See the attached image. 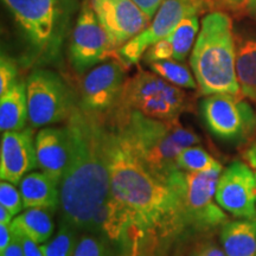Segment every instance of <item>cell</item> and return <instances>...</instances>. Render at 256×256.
<instances>
[{
  "label": "cell",
  "instance_id": "obj_1",
  "mask_svg": "<svg viewBox=\"0 0 256 256\" xmlns=\"http://www.w3.org/2000/svg\"><path fill=\"white\" fill-rule=\"evenodd\" d=\"M68 162L60 180L63 222L88 229L98 208L112 196L110 174L98 118L75 108L66 121Z\"/></svg>",
  "mask_w": 256,
  "mask_h": 256
},
{
  "label": "cell",
  "instance_id": "obj_2",
  "mask_svg": "<svg viewBox=\"0 0 256 256\" xmlns=\"http://www.w3.org/2000/svg\"><path fill=\"white\" fill-rule=\"evenodd\" d=\"M102 142L110 168L112 194L134 214L138 228L168 234L183 226V211L176 188L150 171L115 128L108 130L102 124Z\"/></svg>",
  "mask_w": 256,
  "mask_h": 256
},
{
  "label": "cell",
  "instance_id": "obj_3",
  "mask_svg": "<svg viewBox=\"0 0 256 256\" xmlns=\"http://www.w3.org/2000/svg\"><path fill=\"white\" fill-rule=\"evenodd\" d=\"M114 128L133 154L150 171L168 183L170 177L179 170V152L200 142V138L184 127L179 118L156 120L139 112L116 108Z\"/></svg>",
  "mask_w": 256,
  "mask_h": 256
},
{
  "label": "cell",
  "instance_id": "obj_4",
  "mask_svg": "<svg viewBox=\"0 0 256 256\" xmlns=\"http://www.w3.org/2000/svg\"><path fill=\"white\" fill-rule=\"evenodd\" d=\"M190 66L200 94H242L236 74V40L226 12L212 11L202 19Z\"/></svg>",
  "mask_w": 256,
  "mask_h": 256
},
{
  "label": "cell",
  "instance_id": "obj_5",
  "mask_svg": "<svg viewBox=\"0 0 256 256\" xmlns=\"http://www.w3.org/2000/svg\"><path fill=\"white\" fill-rule=\"evenodd\" d=\"M30 46L52 56L62 46L80 11L78 0H2Z\"/></svg>",
  "mask_w": 256,
  "mask_h": 256
},
{
  "label": "cell",
  "instance_id": "obj_6",
  "mask_svg": "<svg viewBox=\"0 0 256 256\" xmlns=\"http://www.w3.org/2000/svg\"><path fill=\"white\" fill-rule=\"evenodd\" d=\"M115 108L139 112L156 120H174L190 110V102L182 88L153 72L139 70L124 83Z\"/></svg>",
  "mask_w": 256,
  "mask_h": 256
},
{
  "label": "cell",
  "instance_id": "obj_7",
  "mask_svg": "<svg viewBox=\"0 0 256 256\" xmlns=\"http://www.w3.org/2000/svg\"><path fill=\"white\" fill-rule=\"evenodd\" d=\"M223 168L202 172L176 171L170 184L178 192L184 222L198 230L223 226L228 216L216 202V188Z\"/></svg>",
  "mask_w": 256,
  "mask_h": 256
},
{
  "label": "cell",
  "instance_id": "obj_8",
  "mask_svg": "<svg viewBox=\"0 0 256 256\" xmlns=\"http://www.w3.org/2000/svg\"><path fill=\"white\" fill-rule=\"evenodd\" d=\"M25 82L28 124L32 128H43L66 121L75 110L72 92L58 74L37 69Z\"/></svg>",
  "mask_w": 256,
  "mask_h": 256
},
{
  "label": "cell",
  "instance_id": "obj_9",
  "mask_svg": "<svg viewBox=\"0 0 256 256\" xmlns=\"http://www.w3.org/2000/svg\"><path fill=\"white\" fill-rule=\"evenodd\" d=\"M208 130L226 142H243L254 136L256 112L242 94L208 95L200 104Z\"/></svg>",
  "mask_w": 256,
  "mask_h": 256
},
{
  "label": "cell",
  "instance_id": "obj_10",
  "mask_svg": "<svg viewBox=\"0 0 256 256\" xmlns=\"http://www.w3.org/2000/svg\"><path fill=\"white\" fill-rule=\"evenodd\" d=\"M110 34L102 26L89 0H82L69 46L74 70L82 75L107 58H118Z\"/></svg>",
  "mask_w": 256,
  "mask_h": 256
},
{
  "label": "cell",
  "instance_id": "obj_11",
  "mask_svg": "<svg viewBox=\"0 0 256 256\" xmlns=\"http://www.w3.org/2000/svg\"><path fill=\"white\" fill-rule=\"evenodd\" d=\"M191 14H202L200 8L194 0H166L148 26L118 49V60L127 68L136 64L153 44L168 37L178 24Z\"/></svg>",
  "mask_w": 256,
  "mask_h": 256
},
{
  "label": "cell",
  "instance_id": "obj_12",
  "mask_svg": "<svg viewBox=\"0 0 256 256\" xmlns=\"http://www.w3.org/2000/svg\"><path fill=\"white\" fill-rule=\"evenodd\" d=\"M127 66L113 58L89 70L81 87V106L86 114L100 118L116 107L126 83Z\"/></svg>",
  "mask_w": 256,
  "mask_h": 256
},
{
  "label": "cell",
  "instance_id": "obj_13",
  "mask_svg": "<svg viewBox=\"0 0 256 256\" xmlns=\"http://www.w3.org/2000/svg\"><path fill=\"white\" fill-rule=\"evenodd\" d=\"M217 204L240 220H256L255 174L247 162H234L220 172L216 188Z\"/></svg>",
  "mask_w": 256,
  "mask_h": 256
},
{
  "label": "cell",
  "instance_id": "obj_14",
  "mask_svg": "<svg viewBox=\"0 0 256 256\" xmlns=\"http://www.w3.org/2000/svg\"><path fill=\"white\" fill-rule=\"evenodd\" d=\"M89 2L116 50L145 30L152 20L134 0Z\"/></svg>",
  "mask_w": 256,
  "mask_h": 256
},
{
  "label": "cell",
  "instance_id": "obj_15",
  "mask_svg": "<svg viewBox=\"0 0 256 256\" xmlns=\"http://www.w3.org/2000/svg\"><path fill=\"white\" fill-rule=\"evenodd\" d=\"M38 168L32 127L2 133L0 178L19 185L25 176Z\"/></svg>",
  "mask_w": 256,
  "mask_h": 256
},
{
  "label": "cell",
  "instance_id": "obj_16",
  "mask_svg": "<svg viewBox=\"0 0 256 256\" xmlns=\"http://www.w3.org/2000/svg\"><path fill=\"white\" fill-rule=\"evenodd\" d=\"M38 168L60 183L68 162L66 127H43L34 136Z\"/></svg>",
  "mask_w": 256,
  "mask_h": 256
},
{
  "label": "cell",
  "instance_id": "obj_17",
  "mask_svg": "<svg viewBox=\"0 0 256 256\" xmlns=\"http://www.w3.org/2000/svg\"><path fill=\"white\" fill-rule=\"evenodd\" d=\"M24 209L56 210L60 206V183L46 172L32 171L19 183Z\"/></svg>",
  "mask_w": 256,
  "mask_h": 256
},
{
  "label": "cell",
  "instance_id": "obj_18",
  "mask_svg": "<svg viewBox=\"0 0 256 256\" xmlns=\"http://www.w3.org/2000/svg\"><path fill=\"white\" fill-rule=\"evenodd\" d=\"M132 226H138L134 214L112 194L95 211L88 229L104 232L112 240H119Z\"/></svg>",
  "mask_w": 256,
  "mask_h": 256
},
{
  "label": "cell",
  "instance_id": "obj_19",
  "mask_svg": "<svg viewBox=\"0 0 256 256\" xmlns=\"http://www.w3.org/2000/svg\"><path fill=\"white\" fill-rule=\"evenodd\" d=\"M236 74L242 95L256 104V34H235Z\"/></svg>",
  "mask_w": 256,
  "mask_h": 256
},
{
  "label": "cell",
  "instance_id": "obj_20",
  "mask_svg": "<svg viewBox=\"0 0 256 256\" xmlns=\"http://www.w3.org/2000/svg\"><path fill=\"white\" fill-rule=\"evenodd\" d=\"M220 240L226 256H256V220L226 222Z\"/></svg>",
  "mask_w": 256,
  "mask_h": 256
},
{
  "label": "cell",
  "instance_id": "obj_21",
  "mask_svg": "<svg viewBox=\"0 0 256 256\" xmlns=\"http://www.w3.org/2000/svg\"><path fill=\"white\" fill-rule=\"evenodd\" d=\"M28 121L26 82L17 81L0 96V130H24Z\"/></svg>",
  "mask_w": 256,
  "mask_h": 256
},
{
  "label": "cell",
  "instance_id": "obj_22",
  "mask_svg": "<svg viewBox=\"0 0 256 256\" xmlns=\"http://www.w3.org/2000/svg\"><path fill=\"white\" fill-rule=\"evenodd\" d=\"M12 228L20 230L38 244L49 241L54 234V222L48 210L31 208L17 215L10 224Z\"/></svg>",
  "mask_w": 256,
  "mask_h": 256
},
{
  "label": "cell",
  "instance_id": "obj_23",
  "mask_svg": "<svg viewBox=\"0 0 256 256\" xmlns=\"http://www.w3.org/2000/svg\"><path fill=\"white\" fill-rule=\"evenodd\" d=\"M200 30V14H191L183 19L168 37H166L172 46L174 60L184 62L188 58V54L194 49Z\"/></svg>",
  "mask_w": 256,
  "mask_h": 256
},
{
  "label": "cell",
  "instance_id": "obj_24",
  "mask_svg": "<svg viewBox=\"0 0 256 256\" xmlns=\"http://www.w3.org/2000/svg\"><path fill=\"white\" fill-rule=\"evenodd\" d=\"M151 72L164 78L165 81L171 84L177 86L182 89H198L196 78H194L192 72L188 70L183 62H178L176 60H156L148 64Z\"/></svg>",
  "mask_w": 256,
  "mask_h": 256
},
{
  "label": "cell",
  "instance_id": "obj_25",
  "mask_svg": "<svg viewBox=\"0 0 256 256\" xmlns=\"http://www.w3.org/2000/svg\"><path fill=\"white\" fill-rule=\"evenodd\" d=\"M74 226L63 222L60 223L58 232L52 238L40 244L44 256H72L78 244V232Z\"/></svg>",
  "mask_w": 256,
  "mask_h": 256
},
{
  "label": "cell",
  "instance_id": "obj_26",
  "mask_svg": "<svg viewBox=\"0 0 256 256\" xmlns=\"http://www.w3.org/2000/svg\"><path fill=\"white\" fill-rule=\"evenodd\" d=\"M177 166L184 172H202L220 168L217 160L200 146L194 145L182 150L177 156Z\"/></svg>",
  "mask_w": 256,
  "mask_h": 256
},
{
  "label": "cell",
  "instance_id": "obj_27",
  "mask_svg": "<svg viewBox=\"0 0 256 256\" xmlns=\"http://www.w3.org/2000/svg\"><path fill=\"white\" fill-rule=\"evenodd\" d=\"M0 206L6 208L16 217L24 209L23 197L16 184L2 180L0 183Z\"/></svg>",
  "mask_w": 256,
  "mask_h": 256
},
{
  "label": "cell",
  "instance_id": "obj_28",
  "mask_svg": "<svg viewBox=\"0 0 256 256\" xmlns=\"http://www.w3.org/2000/svg\"><path fill=\"white\" fill-rule=\"evenodd\" d=\"M72 256H106V246L95 235H83L78 240Z\"/></svg>",
  "mask_w": 256,
  "mask_h": 256
},
{
  "label": "cell",
  "instance_id": "obj_29",
  "mask_svg": "<svg viewBox=\"0 0 256 256\" xmlns=\"http://www.w3.org/2000/svg\"><path fill=\"white\" fill-rule=\"evenodd\" d=\"M18 69L14 60L8 55L2 54L0 58V96L12 88V86L18 81Z\"/></svg>",
  "mask_w": 256,
  "mask_h": 256
},
{
  "label": "cell",
  "instance_id": "obj_30",
  "mask_svg": "<svg viewBox=\"0 0 256 256\" xmlns=\"http://www.w3.org/2000/svg\"><path fill=\"white\" fill-rule=\"evenodd\" d=\"M144 60L147 64L156 62V60H174V50L168 38L156 42V44L150 48L144 55Z\"/></svg>",
  "mask_w": 256,
  "mask_h": 256
},
{
  "label": "cell",
  "instance_id": "obj_31",
  "mask_svg": "<svg viewBox=\"0 0 256 256\" xmlns=\"http://www.w3.org/2000/svg\"><path fill=\"white\" fill-rule=\"evenodd\" d=\"M12 234L17 236V238L20 242L22 248H23L24 252V256H44L43 252H42L40 244H38L36 241L28 238V235H25L23 232L20 230L14 229L11 226Z\"/></svg>",
  "mask_w": 256,
  "mask_h": 256
},
{
  "label": "cell",
  "instance_id": "obj_32",
  "mask_svg": "<svg viewBox=\"0 0 256 256\" xmlns=\"http://www.w3.org/2000/svg\"><path fill=\"white\" fill-rule=\"evenodd\" d=\"M214 8L223 10V12L240 14L247 11L248 0H212Z\"/></svg>",
  "mask_w": 256,
  "mask_h": 256
},
{
  "label": "cell",
  "instance_id": "obj_33",
  "mask_svg": "<svg viewBox=\"0 0 256 256\" xmlns=\"http://www.w3.org/2000/svg\"><path fill=\"white\" fill-rule=\"evenodd\" d=\"M190 256H226V252L217 243L210 241L198 244Z\"/></svg>",
  "mask_w": 256,
  "mask_h": 256
},
{
  "label": "cell",
  "instance_id": "obj_34",
  "mask_svg": "<svg viewBox=\"0 0 256 256\" xmlns=\"http://www.w3.org/2000/svg\"><path fill=\"white\" fill-rule=\"evenodd\" d=\"M164 2L166 0H134V2L148 16L150 19H153Z\"/></svg>",
  "mask_w": 256,
  "mask_h": 256
},
{
  "label": "cell",
  "instance_id": "obj_35",
  "mask_svg": "<svg viewBox=\"0 0 256 256\" xmlns=\"http://www.w3.org/2000/svg\"><path fill=\"white\" fill-rule=\"evenodd\" d=\"M0 256H24L23 248H22V244L17 236L12 234L11 243L6 247V249L0 252Z\"/></svg>",
  "mask_w": 256,
  "mask_h": 256
},
{
  "label": "cell",
  "instance_id": "obj_36",
  "mask_svg": "<svg viewBox=\"0 0 256 256\" xmlns=\"http://www.w3.org/2000/svg\"><path fill=\"white\" fill-rule=\"evenodd\" d=\"M243 159L252 168L256 170V139L252 140L243 150Z\"/></svg>",
  "mask_w": 256,
  "mask_h": 256
},
{
  "label": "cell",
  "instance_id": "obj_37",
  "mask_svg": "<svg viewBox=\"0 0 256 256\" xmlns=\"http://www.w3.org/2000/svg\"><path fill=\"white\" fill-rule=\"evenodd\" d=\"M12 241V230L10 224H0V252H2Z\"/></svg>",
  "mask_w": 256,
  "mask_h": 256
},
{
  "label": "cell",
  "instance_id": "obj_38",
  "mask_svg": "<svg viewBox=\"0 0 256 256\" xmlns=\"http://www.w3.org/2000/svg\"><path fill=\"white\" fill-rule=\"evenodd\" d=\"M14 218V215L6 208L0 206V224H11Z\"/></svg>",
  "mask_w": 256,
  "mask_h": 256
},
{
  "label": "cell",
  "instance_id": "obj_39",
  "mask_svg": "<svg viewBox=\"0 0 256 256\" xmlns=\"http://www.w3.org/2000/svg\"><path fill=\"white\" fill-rule=\"evenodd\" d=\"M194 2H196L198 8H200L202 14H204V12L209 11V10L214 8V2L212 0H194Z\"/></svg>",
  "mask_w": 256,
  "mask_h": 256
},
{
  "label": "cell",
  "instance_id": "obj_40",
  "mask_svg": "<svg viewBox=\"0 0 256 256\" xmlns=\"http://www.w3.org/2000/svg\"><path fill=\"white\" fill-rule=\"evenodd\" d=\"M247 12L250 17L256 18V0H248Z\"/></svg>",
  "mask_w": 256,
  "mask_h": 256
},
{
  "label": "cell",
  "instance_id": "obj_41",
  "mask_svg": "<svg viewBox=\"0 0 256 256\" xmlns=\"http://www.w3.org/2000/svg\"><path fill=\"white\" fill-rule=\"evenodd\" d=\"M254 136H256V126H255V132H254Z\"/></svg>",
  "mask_w": 256,
  "mask_h": 256
},
{
  "label": "cell",
  "instance_id": "obj_42",
  "mask_svg": "<svg viewBox=\"0 0 256 256\" xmlns=\"http://www.w3.org/2000/svg\"><path fill=\"white\" fill-rule=\"evenodd\" d=\"M255 180H256V172H255Z\"/></svg>",
  "mask_w": 256,
  "mask_h": 256
}]
</instances>
